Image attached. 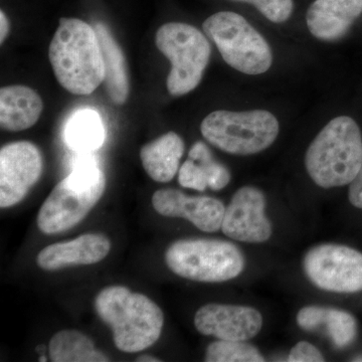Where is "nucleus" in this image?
I'll return each mask as SVG.
<instances>
[{
  "instance_id": "nucleus-29",
  "label": "nucleus",
  "mask_w": 362,
  "mask_h": 362,
  "mask_svg": "<svg viewBox=\"0 0 362 362\" xmlns=\"http://www.w3.org/2000/svg\"><path fill=\"white\" fill-rule=\"evenodd\" d=\"M9 30H11V25H9L8 18L4 11H0V42L4 44V40H6L8 35Z\"/></svg>"
},
{
  "instance_id": "nucleus-7",
  "label": "nucleus",
  "mask_w": 362,
  "mask_h": 362,
  "mask_svg": "<svg viewBox=\"0 0 362 362\" xmlns=\"http://www.w3.org/2000/svg\"><path fill=\"white\" fill-rule=\"evenodd\" d=\"M156 42L171 63L166 82L168 92L183 96L194 90L211 58V45L204 33L187 23H169L157 30Z\"/></svg>"
},
{
  "instance_id": "nucleus-15",
  "label": "nucleus",
  "mask_w": 362,
  "mask_h": 362,
  "mask_svg": "<svg viewBox=\"0 0 362 362\" xmlns=\"http://www.w3.org/2000/svg\"><path fill=\"white\" fill-rule=\"evenodd\" d=\"M361 13L362 0H315L307 11V25L317 39L335 40Z\"/></svg>"
},
{
  "instance_id": "nucleus-30",
  "label": "nucleus",
  "mask_w": 362,
  "mask_h": 362,
  "mask_svg": "<svg viewBox=\"0 0 362 362\" xmlns=\"http://www.w3.org/2000/svg\"><path fill=\"white\" fill-rule=\"evenodd\" d=\"M137 362H159L161 361L160 359L157 358V357L148 356V354H144V356H141L138 357L136 359Z\"/></svg>"
},
{
  "instance_id": "nucleus-17",
  "label": "nucleus",
  "mask_w": 362,
  "mask_h": 362,
  "mask_svg": "<svg viewBox=\"0 0 362 362\" xmlns=\"http://www.w3.org/2000/svg\"><path fill=\"white\" fill-rule=\"evenodd\" d=\"M185 153L182 138L175 132H168L140 150V158L147 175L157 182H169L180 170Z\"/></svg>"
},
{
  "instance_id": "nucleus-24",
  "label": "nucleus",
  "mask_w": 362,
  "mask_h": 362,
  "mask_svg": "<svg viewBox=\"0 0 362 362\" xmlns=\"http://www.w3.org/2000/svg\"><path fill=\"white\" fill-rule=\"evenodd\" d=\"M178 182L182 187L204 192L207 185V177L204 168L197 162L188 158L178 170Z\"/></svg>"
},
{
  "instance_id": "nucleus-26",
  "label": "nucleus",
  "mask_w": 362,
  "mask_h": 362,
  "mask_svg": "<svg viewBox=\"0 0 362 362\" xmlns=\"http://www.w3.org/2000/svg\"><path fill=\"white\" fill-rule=\"evenodd\" d=\"M327 307L306 306L298 312L297 323L302 329L311 331L323 325L324 319L327 313Z\"/></svg>"
},
{
  "instance_id": "nucleus-28",
  "label": "nucleus",
  "mask_w": 362,
  "mask_h": 362,
  "mask_svg": "<svg viewBox=\"0 0 362 362\" xmlns=\"http://www.w3.org/2000/svg\"><path fill=\"white\" fill-rule=\"evenodd\" d=\"M349 197L352 206L362 209V165L356 178L350 183Z\"/></svg>"
},
{
  "instance_id": "nucleus-14",
  "label": "nucleus",
  "mask_w": 362,
  "mask_h": 362,
  "mask_svg": "<svg viewBox=\"0 0 362 362\" xmlns=\"http://www.w3.org/2000/svg\"><path fill=\"white\" fill-rule=\"evenodd\" d=\"M111 242L101 233H86L69 242L49 245L40 252L37 263L45 271H56L66 267L92 265L108 256Z\"/></svg>"
},
{
  "instance_id": "nucleus-6",
  "label": "nucleus",
  "mask_w": 362,
  "mask_h": 362,
  "mask_svg": "<svg viewBox=\"0 0 362 362\" xmlns=\"http://www.w3.org/2000/svg\"><path fill=\"white\" fill-rule=\"evenodd\" d=\"M202 134L216 148L235 154L251 156L270 147L279 134L276 117L268 111H216L201 125Z\"/></svg>"
},
{
  "instance_id": "nucleus-3",
  "label": "nucleus",
  "mask_w": 362,
  "mask_h": 362,
  "mask_svg": "<svg viewBox=\"0 0 362 362\" xmlns=\"http://www.w3.org/2000/svg\"><path fill=\"white\" fill-rule=\"evenodd\" d=\"M106 177L89 153H80L73 171L52 190L40 207L37 226L45 235L65 232L81 223L101 199Z\"/></svg>"
},
{
  "instance_id": "nucleus-10",
  "label": "nucleus",
  "mask_w": 362,
  "mask_h": 362,
  "mask_svg": "<svg viewBox=\"0 0 362 362\" xmlns=\"http://www.w3.org/2000/svg\"><path fill=\"white\" fill-rule=\"evenodd\" d=\"M40 149L28 141L9 143L0 150V206L23 201L42 173Z\"/></svg>"
},
{
  "instance_id": "nucleus-16",
  "label": "nucleus",
  "mask_w": 362,
  "mask_h": 362,
  "mask_svg": "<svg viewBox=\"0 0 362 362\" xmlns=\"http://www.w3.org/2000/svg\"><path fill=\"white\" fill-rule=\"evenodd\" d=\"M44 103L39 93L23 85L7 86L0 90V125L18 132L32 127L42 115Z\"/></svg>"
},
{
  "instance_id": "nucleus-20",
  "label": "nucleus",
  "mask_w": 362,
  "mask_h": 362,
  "mask_svg": "<svg viewBox=\"0 0 362 362\" xmlns=\"http://www.w3.org/2000/svg\"><path fill=\"white\" fill-rule=\"evenodd\" d=\"M69 146L80 153H90L103 145L105 129L96 111L83 109L71 117L66 127Z\"/></svg>"
},
{
  "instance_id": "nucleus-18",
  "label": "nucleus",
  "mask_w": 362,
  "mask_h": 362,
  "mask_svg": "<svg viewBox=\"0 0 362 362\" xmlns=\"http://www.w3.org/2000/svg\"><path fill=\"white\" fill-rule=\"evenodd\" d=\"M105 64V86L112 101L117 105L126 103L129 95V78L125 57L111 33L103 23L95 25Z\"/></svg>"
},
{
  "instance_id": "nucleus-13",
  "label": "nucleus",
  "mask_w": 362,
  "mask_h": 362,
  "mask_svg": "<svg viewBox=\"0 0 362 362\" xmlns=\"http://www.w3.org/2000/svg\"><path fill=\"white\" fill-rule=\"evenodd\" d=\"M152 206L163 216L182 218L202 232L221 230L226 206L220 199L209 197H189L180 190L159 189L152 197Z\"/></svg>"
},
{
  "instance_id": "nucleus-9",
  "label": "nucleus",
  "mask_w": 362,
  "mask_h": 362,
  "mask_svg": "<svg viewBox=\"0 0 362 362\" xmlns=\"http://www.w3.org/2000/svg\"><path fill=\"white\" fill-rule=\"evenodd\" d=\"M303 268L312 284L324 291H362V252L347 246L323 244L305 255Z\"/></svg>"
},
{
  "instance_id": "nucleus-23",
  "label": "nucleus",
  "mask_w": 362,
  "mask_h": 362,
  "mask_svg": "<svg viewBox=\"0 0 362 362\" xmlns=\"http://www.w3.org/2000/svg\"><path fill=\"white\" fill-rule=\"evenodd\" d=\"M323 325L338 349L349 346L356 337V321L349 312L328 308Z\"/></svg>"
},
{
  "instance_id": "nucleus-1",
  "label": "nucleus",
  "mask_w": 362,
  "mask_h": 362,
  "mask_svg": "<svg viewBox=\"0 0 362 362\" xmlns=\"http://www.w3.org/2000/svg\"><path fill=\"white\" fill-rule=\"evenodd\" d=\"M49 61L62 87L90 95L105 80L101 45L95 28L78 18H61L49 45Z\"/></svg>"
},
{
  "instance_id": "nucleus-32",
  "label": "nucleus",
  "mask_w": 362,
  "mask_h": 362,
  "mask_svg": "<svg viewBox=\"0 0 362 362\" xmlns=\"http://www.w3.org/2000/svg\"><path fill=\"white\" fill-rule=\"evenodd\" d=\"M47 357L42 356H40V358L39 359V361H47Z\"/></svg>"
},
{
  "instance_id": "nucleus-5",
  "label": "nucleus",
  "mask_w": 362,
  "mask_h": 362,
  "mask_svg": "<svg viewBox=\"0 0 362 362\" xmlns=\"http://www.w3.org/2000/svg\"><path fill=\"white\" fill-rule=\"evenodd\" d=\"M166 265L173 273L197 282L233 280L245 269V257L235 244L221 240H180L165 252Z\"/></svg>"
},
{
  "instance_id": "nucleus-31",
  "label": "nucleus",
  "mask_w": 362,
  "mask_h": 362,
  "mask_svg": "<svg viewBox=\"0 0 362 362\" xmlns=\"http://www.w3.org/2000/svg\"><path fill=\"white\" fill-rule=\"evenodd\" d=\"M238 1L247 2V4H252V6L257 7L259 4H261L262 2L265 1V0H238Z\"/></svg>"
},
{
  "instance_id": "nucleus-12",
  "label": "nucleus",
  "mask_w": 362,
  "mask_h": 362,
  "mask_svg": "<svg viewBox=\"0 0 362 362\" xmlns=\"http://www.w3.org/2000/svg\"><path fill=\"white\" fill-rule=\"evenodd\" d=\"M194 326L199 333L207 337L247 341L261 331L263 317L252 307L211 303L197 311Z\"/></svg>"
},
{
  "instance_id": "nucleus-11",
  "label": "nucleus",
  "mask_w": 362,
  "mask_h": 362,
  "mask_svg": "<svg viewBox=\"0 0 362 362\" xmlns=\"http://www.w3.org/2000/svg\"><path fill=\"white\" fill-rule=\"evenodd\" d=\"M221 230L230 239L249 244L270 239L272 225L266 216L263 192L256 187L240 188L226 207Z\"/></svg>"
},
{
  "instance_id": "nucleus-2",
  "label": "nucleus",
  "mask_w": 362,
  "mask_h": 362,
  "mask_svg": "<svg viewBox=\"0 0 362 362\" xmlns=\"http://www.w3.org/2000/svg\"><path fill=\"white\" fill-rule=\"evenodd\" d=\"M98 315L113 331L117 349L134 354L148 349L160 337L164 316L151 299L122 286H110L95 300Z\"/></svg>"
},
{
  "instance_id": "nucleus-22",
  "label": "nucleus",
  "mask_w": 362,
  "mask_h": 362,
  "mask_svg": "<svg viewBox=\"0 0 362 362\" xmlns=\"http://www.w3.org/2000/svg\"><path fill=\"white\" fill-rule=\"evenodd\" d=\"M188 156L204 168L207 177V185L211 189H223L230 182V171L223 164L214 160L211 150L204 142L194 143Z\"/></svg>"
},
{
  "instance_id": "nucleus-8",
  "label": "nucleus",
  "mask_w": 362,
  "mask_h": 362,
  "mask_svg": "<svg viewBox=\"0 0 362 362\" xmlns=\"http://www.w3.org/2000/svg\"><path fill=\"white\" fill-rule=\"evenodd\" d=\"M202 26L228 66L247 75H259L271 68L273 57L268 42L240 14L221 11Z\"/></svg>"
},
{
  "instance_id": "nucleus-21",
  "label": "nucleus",
  "mask_w": 362,
  "mask_h": 362,
  "mask_svg": "<svg viewBox=\"0 0 362 362\" xmlns=\"http://www.w3.org/2000/svg\"><path fill=\"white\" fill-rule=\"evenodd\" d=\"M207 362H262L265 358L254 345L245 341L221 340L207 346Z\"/></svg>"
},
{
  "instance_id": "nucleus-4",
  "label": "nucleus",
  "mask_w": 362,
  "mask_h": 362,
  "mask_svg": "<svg viewBox=\"0 0 362 362\" xmlns=\"http://www.w3.org/2000/svg\"><path fill=\"white\" fill-rule=\"evenodd\" d=\"M305 165L318 187L350 185L362 165V136L356 121L349 116L331 120L307 150Z\"/></svg>"
},
{
  "instance_id": "nucleus-25",
  "label": "nucleus",
  "mask_w": 362,
  "mask_h": 362,
  "mask_svg": "<svg viewBox=\"0 0 362 362\" xmlns=\"http://www.w3.org/2000/svg\"><path fill=\"white\" fill-rule=\"evenodd\" d=\"M293 0H265L257 6L259 13L273 23H284L293 11Z\"/></svg>"
},
{
  "instance_id": "nucleus-19",
  "label": "nucleus",
  "mask_w": 362,
  "mask_h": 362,
  "mask_svg": "<svg viewBox=\"0 0 362 362\" xmlns=\"http://www.w3.org/2000/svg\"><path fill=\"white\" fill-rule=\"evenodd\" d=\"M49 354L54 362H106L108 357L95 349L87 335L77 330H63L52 337Z\"/></svg>"
},
{
  "instance_id": "nucleus-27",
  "label": "nucleus",
  "mask_w": 362,
  "mask_h": 362,
  "mask_svg": "<svg viewBox=\"0 0 362 362\" xmlns=\"http://www.w3.org/2000/svg\"><path fill=\"white\" fill-rule=\"evenodd\" d=\"M323 354L313 344L307 341L298 342L288 356L289 362H319L324 361Z\"/></svg>"
}]
</instances>
